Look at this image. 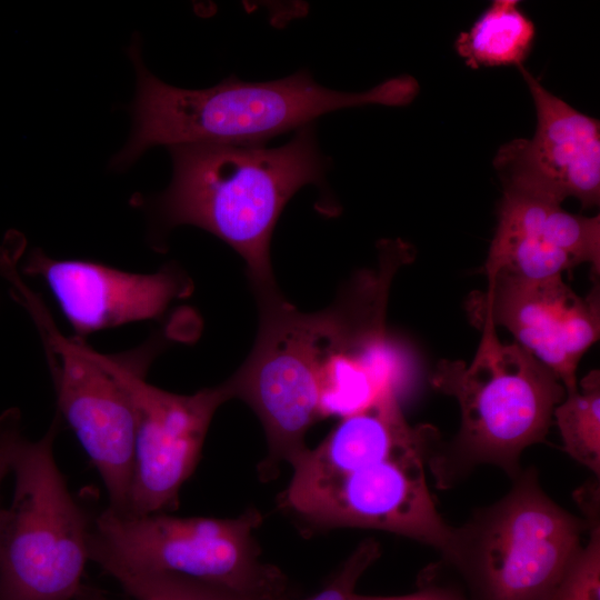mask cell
Listing matches in <instances>:
<instances>
[{
  "mask_svg": "<svg viewBox=\"0 0 600 600\" xmlns=\"http://www.w3.org/2000/svg\"><path fill=\"white\" fill-rule=\"evenodd\" d=\"M169 151L171 183L148 201L156 232L181 224L207 230L242 257L257 293L277 290L269 248L280 213L303 186L324 183L314 126L276 148L192 143Z\"/></svg>",
  "mask_w": 600,
  "mask_h": 600,
  "instance_id": "cell-1",
  "label": "cell"
},
{
  "mask_svg": "<svg viewBox=\"0 0 600 600\" xmlns=\"http://www.w3.org/2000/svg\"><path fill=\"white\" fill-rule=\"evenodd\" d=\"M129 56L137 71V92L130 107V137L110 162L116 170L129 168L152 147L264 144L328 112L367 104L407 106L419 93L418 81L408 74L364 92H340L318 84L307 70L269 82L230 77L208 89H181L147 69L138 40L129 47Z\"/></svg>",
  "mask_w": 600,
  "mask_h": 600,
  "instance_id": "cell-2",
  "label": "cell"
},
{
  "mask_svg": "<svg viewBox=\"0 0 600 600\" xmlns=\"http://www.w3.org/2000/svg\"><path fill=\"white\" fill-rule=\"evenodd\" d=\"M473 322L482 334L471 363L441 360L430 379L436 390L457 400L461 416L453 441L433 448L427 461L442 489L480 464L514 478L521 453L544 440L566 396L559 379L529 351L499 340L489 318Z\"/></svg>",
  "mask_w": 600,
  "mask_h": 600,
  "instance_id": "cell-3",
  "label": "cell"
},
{
  "mask_svg": "<svg viewBox=\"0 0 600 600\" xmlns=\"http://www.w3.org/2000/svg\"><path fill=\"white\" fill-rule=\"evenodd\" d=\"M261 513L236 518L119 513L106 508L90 529L89 557L108 574L169 573L238 597H282V572L260 561L254 532Z\"/></svg>",
  "mask_w": 600,
  "mask_h": 600,
  "instance_id": "cell-4",
  "label": "cell"
},
{
  "mask_svg": "<svg viewBox=\"0 0 600 600\" xmlns=\"http://www.w3.org/2000/svg\"><path fill=\"white\" fill-rule=\"evenodd\" d=\"M60 417L12 463L11 503L0 509V600H73L89 557L86 513L53 456Z\"/></svg>",
  "mask_w": 600,
  "mask_h": 600,
  "instance_id": "cell-5",
  "label": "cell"
},
{
  "mask_svg": "<svg viewBox=\"0 0 600 600\" xmlns=\"http://www.w3.org/2000/svg\"><path fill=\"white\" fill-rule=\"evenodd\" d=\"M512 480L504 497L456 527L449 561L482 600H546L581 548L586 522L543 491L534 468Z\"/></svg>",
  "mask_w": 600,
  "mask_h": 600,
  "instance_id": "cell-6",
  "label": "cell"
},
{
  "mask_svg": "<svg viewBox=\"0 0 600 600\" xmlns=\"http://www.w3.org/2000/svg\"><path fill=\"white\" fill-rule=\"evenodd\" d=\"M4 277L39 329L62 417L98 471L109 508L126 513L132 474L134 414L122 381L124 352L102 354L78 336L66 337L17 269Z\"/></svg>",
  "mask_w": 600,
  "mask_h": 600,
  "instance_id": "cell-7",
  "label": "cell"
},
{
  "mask_svg": "<svg viewBox=\"0 0 600 600\" xmlns=\"http://www.w3.org/2000/svg\"><path fill=\"white\" fill-rule=\"evenodd\" d=\"M433 447L410 448L314 482L289 483L282 503L318 526L401 534L434 548L449 561L457 530L437 510L424 471Z\"/></svg>",
  "mask_w": 600,
  "mask_h": 600,
  "instance_id": "cell-8",
  "label": "cell"
},
{
  "mask_svg": "<svg viewBox=\"0 0 600 600\" xmlns=\"http://www.w3.org/2000/svg\"><path fill=\"white\" fill-rule=\"evenodd\" d=\"M161 346L159 338H152L124 352L122 381L134 414L128 514L158 513L177 506L217 409L233 398L227 381L192 394L172 393L147 382L146 373Z\"/></svg>",
  "mask_w": 600,
  "mask_h": 600,
  "instance_id": "cell-9",
  "label": "cell"
},
{
  "mask_svg": "<svg viewBox=\"0 0 600 600\" xmlns=\"http://www.w3.org/2000/svg\"><path fill=\"white\" fill-rule=\"evenodd\" d=\"M377 269L358 277L337 301V323L320 378L321 417L354 413L397 389L402 358L386 331L392 278L412 257L409 244L387 241Z\"/></svg>",
  "mask_w": 600,
  "mask_h": 600,
  "instance_id": "cell-10",
  "label": "cell"
},
{
  "mask_svg": "<svg viewBox=\"0 0 600 600\" xmlns=\"http://www.w3.org/2000/svg\"><path fill=\"white\" fill-rule=\"evenodd\" d=\"M467 309L472 321L489 318L507 328L566 393L577 388L578 364L600 334L599 284L582 297L561 276L532 280L498 272L488 278L486 292L468 300Z\"/></svg>",
  "mask_w": 600,
  "mask_h": 600,
  "instance_id": "cell-11",
  "label": "cell"
},
{
  "mask_svg": "<svg viewBox=\"0 0 600 600\" xmlns=\"http://www.w3.org/2000/svg\"><path fill=\"white\" fill-rule=\"evenodd\" d=\"M533 100L531 139L502 146L493 166L501 183L520 186L560 203L572 197L582 208L600 202V122L547 90L524 66L517 67Z\"/></svg>",
  "mask_w": 600,
  "mask_h": 600,
  "instance_id": "cell-12",
  "label": "cell"
},
{
  "mask_svg": "<svg viewBox=\"0 0 600 600\" xmlns=\"http://www.w3.org/2000/svg\"><path fill=\"white\" fill-rule=\"evenodd\" d=\"M21 269L42 280L80 338L158 319L172 301L191 292L190 279L173 264L153 273H133L97 261L53 259L36 248Z\"/></svg>",
  "mask_w": 600,
  "mask_h": 600,
  "instance_id": "cell-13",
  "label": "cell"
},
{
  "mask_svg": "<svg viewBox=\"0 0 600 600\" xmlns=\"http://www.w3.org/2000/svg\"><path fill=\"white\" fill-rule=\"evenodd\" d=\"M498 222L484 273L547 279L589 263L600 272V216L567 212L561 203L534 191L502 184Z\"/></svg>",
  "mask_w": 600,
  "mask_h": 600,
  "instance_id": "cell-14",
  "label": "cell"
},
{
  "mask_svg": "<svg viewBox=\"0 0 600 600\" xmlns=\"http://www.w3.org/2000/svg\"><path fill=\"white\" fill-rule=\"evenodd\" d=\"M436 429L412 427L401 410L397 389L383 391L366 408L341 418L313 449L292 467L291 484L339 476L403 450L436 441Z\"/></svg>",
  "mask_w": 600,
  "mask_h": 600,
  "instance_id": "cell-15",
  "label": "cell"
},
{
  "mask_svg": "<svg viewBox=\"0 0 600 600\" xmlns=\"http://www.w3.org/2000/svg\"><path fill=\"white\" fill-rule=\"evenodd\" d=\"M536 39L533 21L517 0H494L454 41L471 69L523 66Z\"/></svg>",
  "mask_w": 600,
  "mask_h": 600,
  "instance_id": "cell-16",
  "label": "cell"
},
{
  "mask_svg": "<svg viewBox=\"0 0 600 600\" xmlns=\"http://www.w3.org/2000/svg\"><path fill=\"white\" fill-rule=\"evenodd\" d=\"M563 450L600 477V372L590 371L553 412Z\"/></svg>",
  "mask_w": 600,
  "mask_h": 600,
  "instance_id": "cell-17",
  "label": "cell"
},
{
  "mask_svg": "<svg viewBox=\"0 0 600 600\" xmlns=\"http://www.w3.org/2000/svg\"><path fill=\"white\" fill-rule=\"evenodd\" d=\"M588 542L569 562L546 600H600V489L592 480L576 491Z\"/></svg>",
  "mask_w": 600,
  "mask_h": 600,
  "instance_id": "cell-18",
  "label": "cell"
},
{
  "mask_svg": "<svg viewBox=\"0 0 600 600\" xmlns=\"http://www.w3.org/2000/svg\"><path fill=\"white\" fill-rule=\"evenodd\" d=\"M134 600H252L169 573L111 574Z\"/></svg>",
  "mask_w": 600,
  "mask_h": 600,
  "instance_id": "cell-19",
  "label": "cell"
},
{
  "mask_svg": "<svg viewBox=\"0 0 600 600\" xmlns=\"http://www.w3.org/2000/svg\"><path fill=\"white\" fill-rule=\"evenodd\" d=\"M380 557V546L374 539L363 540L347 558L336 577L321 591L303 600H352L363 573ZM271 600H286L282 597Z\"/></svg>",
  "mask_w": 600,
  "mask_h": 600,
  "instance_id": "cell-20",
  "label": "cell"
},
{
  "mask_svg": "<svg viewBox=\"0 0 600 600\" xmlns=\"http://www.w3.org/2000/svg\"><path fill=\"white\" fill-rule=\"evenodd\" d=\"M24 439L20 411L16 408L6 410L0 416V486L12 470L17 451Z\"/></svg>",
  "mask_w": 600,
  "mask_h": 600,
  "instance_id": "cell-21",
  "label": "cell"
},
{
  "mask_svg": "<svg viewBox=\"0 0 600 600\" xmlns=\"http://www.w3.org/2000/svg\"><path fill=\"white\" fill-rule=\"evenodd\" d=\"M352 600H460L441 590L428 589L414 593L392 597L362 596L356 593Z\"/></svg>",
  "mask_w": 600,
  "mask_h": 600,
  "instance_id": "cell-22",
  "label": "cell"
},
{
  "mask_svg": "<svg viewBox=\"0 0 600 600\" xmlns=\"http://www.w3.org/2000/svg\"><path fill=\"white\" fill-rule=\"evenodd\" d=\"M73 600H110L94 592H84L82 589Z\"/></svg>",
  "mask_w": 600,
  "mask_h": 600,
  "instance_id": "cell-23",
  "label": "cell"
}]
</instances>
